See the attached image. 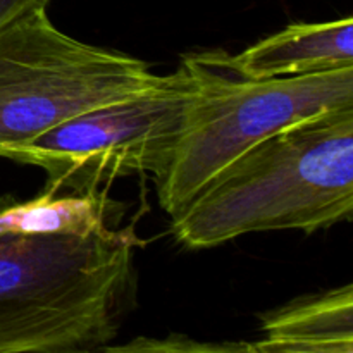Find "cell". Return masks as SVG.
Here are the masks:
<instances>
[{
	"mask_svg": "<svg viewBox=\"0 0 353 353\" xmlns=\"http://www.w3.org/2000/svg\"><path fill=\"white\" fill-rule=\"evenodd\" d=\"M186 57L196 92L171 162L155 181L159 203L171 217L254 145L321 112L353 105V65L254 79L234 71L226 52Z\"/></svg>",
	"mask_w": 353,
	"mask_h": 353,
	"instance_id": "cell-3",
	"label": "cell"
},
{
	"mask_svg": "<svg viewBox=\"0 0 353 353\" xmlns=\"http://www.w3.org/2000/svg\"><path fill=\"white\" fill-rule=\"evenodd\" d=\"M353 214V105L326 110L265 138L221 169L171 230L186 248L250 233H314Z\"/></svg>",
	"mask_w": 353,
	"mask_h": 353,
	"instance_id": "cell-1",
	"label": "cell"
},
{
	"mask_svg": "<svg viewBox=\"0 0 353 353\" xmlns=\"http://www.w3.org/2000/svg\"><path fill=\"white\" fill-rule=\"evenodd\" d=\"M105 350H117V352H128V350H154V352H234L243 350L250 352V345H200L195 343L193 340H138L137 343H130L126 347H107Z\"/></svg>",
	"mask_w": 353,
	"mask_h": 353,
	"instance_id": "cell-9",
	"label": "cell"
},
{
	"mask_svg": "<svg viewBox=\"0 0 353 353\" xmlns=\"http://www.w3.org/2000/svg\"><path fill=\"white\" fill-rule=\"evenodd\" d=\"M164 76L123 52L83 43L34 9L0 28V157L83 112L131 99Z\"/></svg>",
	"mask_w": 353,
	"mask_h": 353,
	"instance_id": "cell-4",
	"label": "cell"
},
{
	"mask_svg": "<svg viewBox=\"0 0 353 353\" xmlns=\"http://www.w3.org/2000/svg\"><path fill=\"white\" fill-rule=\"evenodd\" d=\"M143 245L131 226L88 236L0 233V353L105 350Z\"/></svg>",
	"mask_w": 353,
	"mask_h": 353,
	"instance_id": "cell-2",
	"label": "cell"
},
{
	"mask_svg": "<svg viewBox=\"0 0 353 353\" xmlns=\"http://www.w3.org/2000/svg\"><path fill=\"white\" fill-rule=\"evenodd\" d=\"M50 0H0V28L34 9H47Z\"/></svg>",
	"mask_w": 353,
	"mask_h": 353,
	"instance_id": "cell-10",
	"label": "cell"
},
{
	"mask_svg": "<svg viewBox=\"0 0 353 353\" xmlns=\"http://www.w3.org/2000/svg\"><path fill=\"white\" fill-rule=\"evenodd\" d=\"M231 65L254 79L310 74L353 65V19L327 23H295L257 41L238 55Z\"/></svg>",
	"mask_w": 353,
	"mask_h": 353,
	"instance_id": "cell-6",
	"label": "cell"
},
{
	"mask_svg": "<svg viewBox=\"0 0 353 353\" xmlns=\"http://www.w3.org/2000/svg\"><path fill=\"white\" fill-rule=\"evenodd\" d=\"M196 92L188 57L164 81L131 99L83 112L45 131L16 152L12 161L41 168L48 188L88 193L119 178L168 169Z\"/></svg>",
	"mask_w": 353,
	"mask_h": 353,
	"instance_id": "cell-5",
	"label": "cell"
},
{
	"mask_svg": "<svg viewBox=\"0 0 353 353\" xmlns=\"http://www.w3.org/2000/svg\"><path fill=\"white\" fill-rule=\"evenodd\" d=\"M262 353H353V286L300 299L261 317Z\"/></svg>",
	"mask_w": 353,
	"mask_h": 353,
	"instance_id": "cell-7",
	"label": "cell"
},
{
	"mask_svg": "<svg viewBox=\"0 0 353 353\" xmlns=\"http://www.w3.org/2000/svg\"><path fill=\"white\" fill-rule=\"evenodd\" d=\"M119 205L107 196V190L62 195L54 188L30 200H0V233L74 234L88 236L121 221Z\"/></svg>",
	"mask_w": 353,
	"mask_h": 353,
	"instance_id": "cell-8",
	"label": "cell"
}]
</instances>
